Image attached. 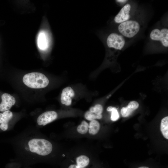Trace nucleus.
Instances as JSON below:
<instances>
[{"instance_id": "nucleus-1", "label": "nucleus", "mask_w": 168, "mask_h": 168, "mask_svg": "<svg viewBox=\"0 0 168 168\" xmlns=\"http://www.w3.org/2000/svg\"><path fill=\"white\" fill-rule=\"evenodd\" d=\"M25 148L26 151L32 153L45 156L51 153L53 146L51 143L46 139L34 138L28 141Z\"/></svg>"}, {"instance_id": "nucleus-2", "label": "nucleus", "mask_w": 168, "mask_h": 168, "mask_svg": "<svg viewBox=\"0 0 168 168\" xmlns=\"http://www.w3.org/2000/svg\"><path fill=\"white\" fill-rule=\"evenodd\" d=\"M23 82L27 86L32 88L40 89L46 87L49 81L43 74L39 72H32L25 74Z\"/></svg>"}, {"instance_id": "nucleus-3", "label": "nucleus", "mask_w": 168, "mask_h": 168, "mask_svg": "<svg viewBox=\"0 0 168 168\" xmlns=\"http://www.w3.org/2000/svg\"><path fill=\"white\" fill-rule=\"evenodd\" d=\"M140 23L137 21L128 20L119 24L118 30L124 37L131 38L135 36L140 29Z\"/></svg>"}, {"instance_id": "nucleus-4", "label": "nucleus", "mask_w": 168, "mask_h": 168, "mask_svg": "<svg viewBox=\"0 0 168 168\" xmlns=\"http://www.w3.org/2000/svg\"><path fill=\"white\" fill-rule=\"evenodd\" d=\"M150 37L154 42L160 43L164 47H168V29L167 28H156L150 32Z\"/></svg>"}, {"instance_id": "nucleus-5", "label": "nucleus", "mask_w": 168, "mask_h": 168, "mask_svg": "<svg viewBox=\"0 0 168 168\" xmlns=\"http://www.w3.org/2000/svg\"><path fill=\"white\" fill-rule=\"evenodd\" d=\"M106 44L110 48L116 50H121L125 44L124 37L120 34L112 33L110 34L106 39Z\"/></svg>"}, {"instance_id": "nucleus-6", "label": "nucleus", "mask_w": 168, "mask_h": 168, "mask_svg": "<svg viewBox=\"0 0 168 168\" xmlns=\"http://www.w3.org/2000/svg\"><path fill=\"white\" fill-rule=\"evenodd\" d=\"M57 117V114L55 111H47L42 113L38 116L37 122L40 126H44L55 120Z\"/></svg>"}, {"instance_id": "nucleus-7", "label": "nucleus", "mask_w": 168, "mask_h": 168, "mask_svg": "<svg viewBox=\"0 0 168 168\" xmlns=\"http://www.w3.org/2000/svg\"><path fill=\"white\" fill-rule=\"evenodd\" d=\"M131 8V6L129 3L126 4L114 17V22L120 24L129 20L130 17Z\"/></svg>"}, {"instance_id": "nucleus-8", "label": "nucleus", "mask_w": 168, "mask_h": 168, "mask_svg": "<svg viewBox=\"0 0 168 168\" xmlns=\"http://www.w3.org/2000/svg\"><path fill=\"white\" fill-rule=\"evenodd\" d=\"M2 101L0 104V111L9 110L16 103L15 97L8 93H5L1 96Z\"/></svg>"}, {"instance_id": "nucleus-9", "label": "nucleus", "mask_w": 168, "mask_h": 168, "mask_svg": "<svg viewBox=\"0 0 168 168\" xmlns=\"http://www.w3.org/2000/svg\"><path fill=\"white\" fill-rule=\"evenodd\" d=\"M75 96V92L73 89L70 86L64 88L62 90L61 96V103L67 106L71 105L72 98Z\"/></svg>"}, {"instance_id": "nucleus-10", "label": "nucleus", "mask_w": 168, "mask_h": 168, "mask_svg": "<svg viewBox=\"0 0 168 168\" xmlns=\"http://www.w3.org/2000/svg\"><path fill=\"white\" fill-rule=\"evenodd\" d=\"M13 117V114L8 110L0 113V129L3 131H6L9 128V123Z\"/></svg>"}, {"instance_id": "nucleus-11", "label": "nucleus", "mask_w": 168, "mask_h": 168, "mask_svg": "<svg viewBox=\"0 0 168 168\" xmlns=\"http://www.w3.org/2000/svg\"><path fill=\"white\" fill-rule=\"evenodd\" d=\"M138 103L136 101H130L127 107H123L121 111L122 116L126 117L129 116L134 110L137 109L139 107Z\"/></svg>"}, {"instance_id": "nucleus-12", "label": "nucleus", "mask_w": 168, "mask_h": 168, "mask_svg": "<svg viewBox=\"0 0 168 168\" xmlns=\"http://www.w3.org/2000/svg\"><path fill=\"white\" fill-rule=\"evenodd\" d=\"M37 44L39 48L41 49L44 50L48 47L47 41L45 34L40 32L38 35L37 39Z\"/></svg>"}, {"instance_id": "nucleus-13", "label": "nucleus", "mask_w": 168, "mask_h": 168, "mask_svg": "<svg viewBox=\"0 0 168 168\" xmlns=\"http://www.w3.org/2000/svg\"><path fill=\"white\" fill-rule=\"evenodd\" d=\"M89 132L91 135H94L98 132L100 127L99 123L96 120H94L90 122L89 124Z\"/></svg>"}, {"instance_id": "nucleus-14", "label": "nucleus", "mask_w": 168, "mask_h": 168, "mask_svg": "<svg viewBox=\"0 0 168 168\" xmlns=\"http://www.w3.org/2000/svg\"><path fill=\"white\" fill-rule=\"evenodd\" d=\"M160 129L163 136L166 139H168V117L166 116L161 120Z\"/></svg>"}, {"instance_id": "nucleus-15", "label": "nucleus", "mask_w": 168, "mask_h": 168, "mask_svg": "<svg viewBox=\"0 0 168 168\" xmlns=\"http://www.w3.org/2000/svg\"><path fill=\"white\" fill-rule=\"evenodd\" d=\"M89 125L85 121H83L81 124L79 125L77 128V132L81 134L86 133L88 131Z\"/></svg>"}, {"instance_id": "nucleus-16", "label": "nucleus", "mask_w": 168, "mask_h": 168, "mask_svg": "<svg viewBox=\"0 0 168 168\" xmlns=\"http://www.w3.org/2000/svg\"><path fill=\"white\" fill-rule=\"evenodd\" d=\"M108 111L111 112V120L112 121H116L119 118V113L116 108L113 106H109L107 108Z\"/></svg>"}, {"instance_id": "nucleus-17", "label": "nucleus", "mask_w": 168, "mask_h": 168, "mask_svg": "<svg viewBox=\"0 0 168 168\" xmlns=\"http://www.w3.org/2000/svg\"><path fill=\"white\" fill-rule=\"evenodd\" d=\"M84 117L87 120L91 121L96 119H101L102 115L101 114H97L88 110L85 113Z\"/></svg>"}, {"instance_id": "nucleus-18", "label": "nucleus", "mask_w": 168, "mask_h": 168, "mask_svg": "<svg viewBox=\"0 0 168 168\" xmlns=\"http://www.w3.org/2000/svg\"><path fill=\"white\" fill-rule=\"evenodd\" d=\"M103 110V107L100 104H97L95 106L91 107L89 110L97 114H101Z\"/></svg>"}, {"instance_id": "nucleus-19", "label": "nucleus", "mask_w": 168, "mask_h": 168, "mask_svg": "<svg viewBox=\"0 0 168 168\" xmlns=\"http://www.w3.org/2000/svg\"><path fill=\"white\" fill-rule=\"evenodd\" d=\"M117 2H120L121 3H124L127 2L128 1L126 0H116Z\"/></svg>"}, {"instance_id": "nucleus-20", "label": "nucleus", "mask_w": 168, "mask_h": 168, "mask_svg": "<svg viewBox=\"0 0 168 168\" xmlns=\"http://www.w3.org/2000/svg\"><path fill=\"white\" fill-rule=\"evenodd\" d=\"M138 168H149V167L147 166H141Z\"/></svg>"}]
</instances>
